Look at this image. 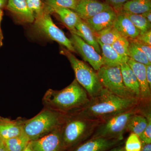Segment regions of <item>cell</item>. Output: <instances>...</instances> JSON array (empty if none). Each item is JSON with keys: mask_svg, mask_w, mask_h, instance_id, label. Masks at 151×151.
Here are the masks:
<instances>
[{"mask_svg": "<svg viewBox=\"0 0 151 151\" xmlns=\"http://www.w3.org/2000/svg\"><path fill=\"white\" fill-rule=\"evenodd\" d=\"M139 99L119 97L103 88L100 94L71 114L93 121H104L120 113L132 110Z\"/></svg>", "mask_w": 151, "mask_h": 151, "instance_id": "6da1fadb", "label": "cell"}, {"mask_svg": "<svg viewBox=\"0 0 151 151\" xmlns=\"http://www.w3.org/2000/svg\"><path fill=\"white\" fill-rule=\"evenodd\" d=\"M85 89L75 79L64 89L59 91L49 89L45 94L42 103L45 108L62 114L81 108L90 99Z\"/></svg>", "mask_w": 151, "mask_h": 151, "instance_id": "7a4b0ae2", "label": "cell"}, {"mask_svg": "<svg viewBox=\"0 0 151 151\" xmlns=\"http://www.w3.org/2000/svg\"><path fill=\"white\" fill-rule=\"evenodd\" d=\"M65 116L45 108L34 117L24 121L23 132L30 141L48 134L63 124Z\"/></svg>", "mask_w": 151, "mask_h": 151, "instance_id": "3957f363", "label": "cell"}, {"mask_svg": "<svg viewBox=\"0 0 151 151\" xmlns=\"http://www.w3.org/2000/svg\"><path fill=\"white\" fill-rule=\"evenodd\" d=\"M99 124V121L89 120L78 115L65 116L61 127L62 140L65 150L86 139Z\"/></svg>", "mask_w": 151, "mask_h": 151, "instance_id": "277c9868", "label": "cell"}, {"mask_svg": "<svg viewBox=\"0 0 151 151\" xmlns=\"http://www.w3.org/2000/svg\"><path fill=\"white\" fill-rule=\"evenodd\" d=\"M61 53L67 57L75 73L76 80L85 89L90 98L99 95L103 87L94 69L76 58L66 49L62 50Z\"/></svg>", "mask_w": 151, "mask_h": 151, "instance_id": "5b68a950", "label": "cell"}, {"mask_svg": "<svg viewBox=\"0 0 151 151\" xmlns=\"http://www.w3.org/2000/svg\"><path fill=\"white\" fill-rule=\"evenodd\" d=\"M136 113L134 109L104 120L98 124L92 138H104L121 141L127 131V125L131 117Z\"/></svg>", "mask_w": 151, "mask_h": 151, "instance_id": "8992f818", "label": "cell"}, {"mask_svg": "<svg viewBox=\"0 0 151 151\" xmlns=\"http://www.w3.org/2000/svg\"><path fill=\"white\" fill-rule=\"evenodd\" d=\"M97 73L103 88L119 97L136 98L124 85L120 65L113 67L103 65L97 70Z\"/></svg>", "mask_w": 151, "mask_h": 151, "instance_id": "52a82bcc", "label": "cell"}, {"mask_svg": "<svg viewBox=\"0 0 151 151\" xmlns=\"http://www.w3.org/2000/svg\"><path fill=\"white\" fill-rule=\"evenodd\" d=\"M50 13L47 10L44 9L42 13L35 17L34 22L36 29L51 40L65 47L70 52H76L70 39L55 24Z\"/></svg>", "mask_w": 151, "mask_h": 151, "instance_id": "ba28073f", "label": "cell"}, {"mask_svg": "<svg viewBox=\"0 0 151 151\" xmlns=\"http://www.w3.org/2000/svg\"><path fill=\"white\" fill-rule=\"evenodd\" d=\"M71 34L70 38L73 47L85 61L88 62L95 70H98L104 65V60L101 55L93 47L86 43L80 37Z\"/></svg>", "mask_w": 151, "mask_h": 151, "instance_id": "9c48e42d", "label": "cell"}, {"mask_svg": "<svg viewBox=\"0 0 151 151\" xmlns=\"http://www.w3.org/2000/svg\"><path fill=\"white\" fill-rule=\"evenodd\" d=\"M62 125L48 134L36 140L30 141L29 145L32 151L64 150L65 149L63 145L61 134Z\"/></svg>", "mask_w": 151, "mask_h": 151, "instance_id": "30bf717a", "label": "cell"}, {"mask_svg": "<svg viewBox=\"0 0 151 151\" xmlns=\"http://www.w3.org/2000/svg\"><path fill=\"white\" fill-rule=\"evenodd\" d=\"M111 8H112L107 3L99 0H79L73 11L81 19L85 21Z\"/></svg>", "mask_w": 151, "mask_h": 151, "instance_id": "8fae6325", "label": "cell"}, {"mask_svg": "<svg viewBox=\"0 0 151 151\" xmlns=\"http://www.w3.org/2000/svg\"><path fill=\"white\" fill-rule=\"evenodd\" d=\"M117 16V13L111 8L101 12L85 21L96 33L113 26Z\"/></svg>", "mask_w": 151, "mask_h": 151, "instance_id": "7c38bea8", "label": "cell"}, {"mask_svg": "<svg viewBox=\"0 0 151 151\" xmlns=\"http://www.w3.org/2000/svg\"><path fill=\"white\" fill-rule=\"evenodd\" d=\"M127 63L136 75L140 91V98L143 100H149L151 97V89L147 80L146 65L136 62L129 58Z\"/></svg>", "mask_w": 151, "mask_h": 151, "instance_id": "4fadbf2b", "label": "cell"}, {"mask_svg": "<svg viewBox=\"0 0 151 151\" xmlns=\"http://www.w3.org/2000/svg\"><path fill=\"white\" fill-rule=\"evenodd\" d=\"M6 7L24 22L32 23L35 21V17L28 7L26 0H8Z\"/></svg>", "mask_w": 151, "mask_h": 151, "instance_id": "5bb4252c", "label": "cell"}, {"mask_svg": "<svg viewBox=\"0 0 151 151\" xmlns=\"http://www.w3.org/2000/svg\"><path fill=\"white\" fill-rule=\"evenodd\" d=\"M22 120H12L0 116V137L3 140L23 134Z\"/></svg>", "mask_w": 151, "mask_h": 151, "instance_id": "9a60e30c", "label": "cell"}, {"mask_svg": "<svg viewBox=\"0 0 151 151\" xmlns=\"http://www.w3.org/2000/svg\"><path fill=\"white\" fill-rule=\"evenodd\" d=\"M120 141L104 138H92L71 151H108Z\"/></svg>", "mask_w": 151, "mask_h": 151, "instance_id": "2e32d148", "label": "cell"}, {"mask_svg": "<svg viewBox=\"0 0 151 151\" xmlns=\"http://www.w3.org/2000/svg\"><path fill=\"white\" fill-rule=\"evenodd\" d=\"M113 26L122 36L127 38L136 39L139 35V31L124 13H117Z\"/></svg>", "mask_w": 151, "mask_h": 151, "instance_id": "e0dca14e", "label": "cell"}, {"mask_svg": "<svg viewBox=\"0 0 151 151\" xmlns=\"http://www.w3.org/2000/svg\"><path fill=\"white\" fill-rule=\"evenodd\" d=\"M76 31L74 34L93 47L99 54H101V49L96 39L95 32L85 21L80 19L76 26Z\"/></svg>", "mask_w": 151, "mask_h": 151, "instance_id": "ac0fdd59", "label": "cell"}, {"mask_svg": "<svg viewBox=\"0 0 151 151\" xmlns=\"http://www.w3.org/2000/svg\"><path fill=\"white\" fill-rule=\"evenodd\" d=\"M46 9L50 12H52L56 13L71 33L74 34L75 32L76 31V26L81 18L74 11L70 9L63 7Z\"/></svg>", "mask_w": 151, "mask_h": 151, "instance_id": "d6986e66", "label": "cell"}, {"mask_svg": "<svg viewBox=\"0 0 151 151\" xmlns=\"http://www.w3.org/2000/svg\"><path fill=\"white\" fill-rule=\"evenodd\" d=\"M123 82L127 89L138 99H140V91L137 79L134 71L127 63L120 65Z\"/></svg>", "mask_w": 151, "mask_h": 151, "instance_id": "ffe728a7", "label": "cell"}, {"mask_svg": "<svg viewBox=\"0 0 151 151\" xmlns=\"http://www.w3.org/2000/svg\"><path fill=\"white\" fill-rule=\"evenodd\" d=\"M98 42L101 49V56L104 60V65L111 67L119 66L122 63H127L129 59L124 58L118 54L111 45Z\"/></svg>", "mask_w": 151, "mask_h": 151, "instance_id": "44dd1931", "label": "cell"}, {"mask_svg": "<svg viewBox=\"0 0 151 151\" xmlns=\"http://www.w3.org/2000/svg\"><path fill=\"white\" fill-rule=\"evenodd\" d=\"M151 10V0H129L119 13L140 14Z\"/></svg>", "mask_w": 151, "mask_h": 151, "instance_id": "7402d4cb", "label": "cell"}, {"mask_svg": "<svg viewBox=\"0 0 151 151\" xmlns=\"http://www.w3.org/2000/svg\"><path fill=\"white\" fill-rule=\"evenodd\" d=\"M95 34L97 41L107 45H112L122 36L113 25Z\"/></svg>", "mask_w": 151, "mask_h": 151, "instance_id": "603a6c76", "label": "cell"}, {"mask_svg": "<svg viewBox=\"0 0 151 151\" xmlns=\"http://www.w3.org/2000/svg\"><path fill=\"white\" fill-rule=\"evenodd\" d=\"M147 121L145 116L136 113L130 118L127 127V131L134 133L139 137L147 127Z\"/></svg>", "mask_w": 151, "mask_h": 151, "instance_id": "cb8c5ba5", "label": "cell"}, {"mask_svg": "<svg viewBox=\"0 0 151 151\" xmlns=\"http://www.w3.org/2000/svg\"><path fill=\"white\" fill-rule=\"evenodd\" d=\"M30 142L29 138L24 134L4 140L7 148L9 151H23Z\"/></svg>", "mask_w": 151, "mask_h": 151, "instance_id": "d4e9b609", "label": "cell"}, {"mask_svg": "<svg viewBox=\"0 0 151 151\" xmlns=\"http://www.w3.org/2000/svg\"><path fill=\"white\" fill-rule=\"evenodd\" d=\"M129 44L128 47L129 57L136 62L145 65L151 64L145 53L134 43L132 39H129Z\"/></svg>", "mask_w": 151, "mask_h": 151, "instance_id": "484cf974", "label": "cell"}, {"mask_svg": "<svg viewBox=\"0 0 151 151\" xmlns=\"http://www.w3.org/2000/svg\"><path fill=\"white\" fill-rule=\"evenodd\" d=\"M124 14L129 19L134 25L139 29L140 32V34H142L151 29V24L150 23L146 20L142 15V14Z\"/></svg>", "mask_w": 151, "mask_h": 151, "instance_id": "4316f807", "label": "cell"}, {"mask_svg": "<svg viewBox=\"0 0 151 151\" xmlns=\"http://www.w3.org/2000/svg\"><path fill=\"white\" fill-rule=\"evenodd\" d=\"M129 39L124 37L122 36L115 42L111 45L112 47L118 54L124 58L129 59V53H128V47H129Z\"/></svg>", "mask_w": 151, "mask_h": 151, "instance_id": "83f0119b", "label": "cell"}, {"mask_svg": "<svg viewBox=\"0 0 151 151\" xmlns=\"http://www.w3.org/2000/svg\"><path fill=\"white\" fill-rule=\"evenodd\" d=\"M79 0H45L47 8L63 7L75 9Z\"/></svg>", "mask_w": 151, "mask_h": 151, "instance_id": "f1b7e54d", "label": "cell"}, {"mask_svg": "<svg viewBox=\"0 0 151 151\" xmlns=\"http://www.w3.org/2000/svg\"><path fill=\"white\" fill-rule=\"evenodd\" d=\"M142 146V142L139 137L131 133L126 141L124 149L126 151H140Z\"/></svg>", "mask_w": 151, "mask_h": 151, "instance_id": "f546056e", "label": "cell"}, {"mask_svg": "<svg viewBox=\"0 0 151 151\" xmlns=\"http://www.w3.org/2000/svg\"><path fill=\"white\" fill-rule=\"evenodd\" d=\"M30 10L34 15L35 17L43 12L44 9L41 0H26Z\"/></svg>", "mask_w": 151, "mask_h": 151, "instance_id": "4dcf8cb0", "label": "cell"}, {"mask_svg": "<svg viewBox=\"0 0 151 151\" xmlns=\"http://www.w3.org/2000/svg\"><path fill=\"white\" fill-rule=\"evenodd\" d=\"M147 121V127L142 134L139 137L142 143L146 144L151 143V113H148V116H145Z\"/></svg>", "mask_w": 151, "mask_h": 151, "instance_id": "1f68e13d", "label": "cell"}, {"mask_svg": "<svg viewBox=\"0 0 151 151\" xmlns=\"http://www.w3.org/2000/svg\"><path fill=\"white\" fill-rule=\"evenodd\" d=\"M132 39L136 45L141 50L145 53L147 58L149 62L151 63V45L142 43L135 39Z\"/></svg>", "mask_w": 151, "mask_h": 151, "instance_id": "d6a6232c", "label": "cell"}, {"mask_svg": "<svg viewBox=\"0 0 151 151\" xmlns=\"http://www.w3.org/2000/svg\"><path fill=\"white\" fill-rule=\"evenodd\" d=\"M129 0H106L108 4L117 13L120 12L123 5Z\"/></svg>", "mask_w": 151, "mask_h": 151, "instance_id": "836d02e7", "label": "cell"}, {"mask_svg": "<svg viewBox=\"0 0 151 151\" xmlns=\"http://www.w3.org/2000/svg\"><path fill=\"white\" fill-rule=\"evenodd\" d=\"M135 39L142 43L151 45V29L140 34Z\"/></svg>", "mask_w": 151, "mask_h": 151, "instance_id": "e575fe53", "label": "cell"}, {"mask_svg": "<svg viewBox=\"0 0 151 151\" xmlns=\"http://www.w3.org/2000/svg\"><path fill=\"white\" fill-rule=\"evenodd\" d=\"M146 75L149 86L151 89V64L146 65Z\"/></svg>", "mask_w": 151, "mask_h": 151, "instance_id": "d590c367", "label": "cell"}, {"mask_svg": "<svg viewBox=\"0 0 151 151\" xmlns=\"http://www.w3.org/2000/svg\"><path fill=\"white\" fill-rule=\"evenodd\" d=\"M3 16V11L2 9H0V44L2 46L3 43V37L2 32L1 29V22Z\"/></svg>", "mask_w": 151, "mask_h": 151, "instance_id": "8d00e7d4", "label": "cell"}, {"mask_svg": "<svg viewBox=\"0 0 151 151\" xmlns=\"http://www.w3.org/2000/svg\"><path fill=\"white\" fill-rule=\"evenodd\" d=\"M140 151H151V144L142 143V148Z\"/></svg>", "mask_w": 151, "mask_h": 151, "instance_id": "74e56055", "label": "cell"}, {"mask_svg": "<svg viewBox=\"0 0 151 151\" xmlns=\"http://www.w3.org/2000/svg\"><path fill=\"white\" fill-rule=\"evenodd\" d=\"M142 15L151 24V10L142 14Z\"/></svg>", "mask_w": 151, "mask_h": 151, "instance_id": "f35d334b", "label": "cell"}, {"mask_svg": "<svg viewBox=\"0 0 151 151\" xmlns=\"http://www.w3.org/2000/svg\"><path fill=\"white\" fill-rule=\"evenodd\" d=\"M108 151H126L124 148L121 147H114L112 148Z\"/></svg>", "mask_w": 151, "mask_h": 151, "instance_id": "ab89813d", "label": "cell"}, {"mask_svg": "<svg viewBox=\"0 0 151 151\" xmlns=\"http://www.w3.org/2000/svg\"><path fill=\"white\" fill-rule=\"evenodd\" d=\"M8 0H0V9L4 8L5 7L7 4Z\"/></svg>", "mask_w": 151, "mask_h": 151, "instance_id": "60d3db41", "label": "cell"}, {"mask_svg": "<svg viewBox=\"0 0 151 151\" xmlns=\"http://www.w3.org/2000/svg\"><path fill=\"white\" fill-rule=\"evenodd\" d=\"M0 151H9L8 149L7 148L4 141L0 145Z\"/></svg>", "mask_w": 151, "mask_h": 151, "instance_id": "b9f144b4", "label": "cell"}, {"mask_svg": "<svg viewBox=\"0 0 151 151\" xmlns=\"http://www.w3.org/2000/svg\"><path fill=\"white\" fill-rule=\"evenodd\" d=\"M23 151H33L32 150V149L30 147L29 144L28 145L27 147L25 149H24V150Z\"/></svg>", "mask_w": 151, "mask_h": 151, "instance_id": "7bdbcfd3", "label": "cell"}, {"mask_svg": "<svg viewBox=\"0 0 151 151\" xmlns=\"http://www.w3.org/2000/svg\"><path fill=\"white\" fill-rule=\"evenodd\" d=\"M3 141H4V140H3L2 139V138L1 137H0V145H1V143L3 142Z\"/></svg>", "mask_w": 151, "mask_h": 151, "instance_id": "ee69618b", "label": "cell"}, {"mask_svg": "<svg viewBox=\"0 0 151 151\" xmlns=\"http://www.w3.org/2000/svg\"><path fill=\"white\" fill-rule=\"evenodd\" d=\"M1 46H2V45H1V44H0V47H1Z\"/></svg>", "mask_w": 151, "mask_h": 151, "instance_id": "f6af8a7d", "label": "cell"}]
</instances>
